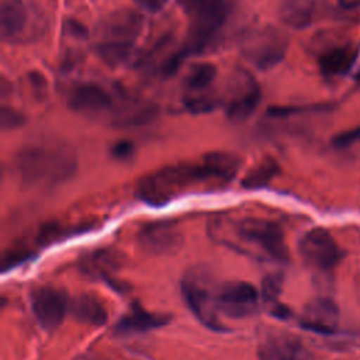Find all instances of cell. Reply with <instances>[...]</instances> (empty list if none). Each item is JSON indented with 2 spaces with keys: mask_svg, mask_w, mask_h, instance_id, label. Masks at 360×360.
Wrapping results in <instances>:
<instances>
[{
  "mask_svg": "<svg viewBox=\"0 0 360 360\" xmlns=\"http://www.w3.org/2000/svg\"><path fill=\"white\" fill-rule=\"evenodd\" d=\"M316 14L315 0H284L280 7L281 20L292 28H305Z\"/></svg>",
  "mask_w": 360,
  "mask_h": 360,
  "instance_id": "d6986e66",
  "label": "cell"
},
{
  "mask_svg": "<svg viewBox=\"0 0 360 360\" xmlns=\"http://www.w3.org/2000/svg\"><path fill=\"white\" fill-rule=\"evenodd\" d=\"M0 122L3 129L17 128L24 122V115L11 107H3L0 111Z\"/></svg>",
  "mask_w": 360,
  "mask_h": 360,
  "instance_id": "484cf974",
  "label": "cell"
},
{
  "mask_svg": "<svg viewBox=\"0 0 360 360\" xmlns=\"http://www.w3.org/2000/svg\"><path fill=\"white\" fill-rule=\"evenodd\" d=\"M134 152V145L128 141H121V142H117L112 149H111V153L118 158V159H127L128 156H131Z\"/></svg>",
  "mask_w": 360,
  "mask_h": 360,
  "instance_id": "83f0119b",
  "label": "cell"
},
{
  "mask_svg": "<svg viewBox=\"0 0 360 360\" xmlns=\"http://www.w3.org/2000/svg\"><path fill=\"white\" fill-rule=\"evenodd\" d=\"M118 264L120 262L115 259V255L110 252H97L83 262V270L89 274H107L110 270L118 267Z\"/></svg>",
  "mask_w": 360,
  "mask_h": 360,
  "instance_id": "cb8c5ba5",
  "label": "cell"
},
{
  "mask_svg": "<svg viewBox=\"0 0 360 360\" xmlns=\"http://www.w3.org/2000/svg\"><path fill=\"white\" fill-rule=\"evenodd\" d=\"M188 15V34L186 53H198L207 48L219 28L224 25L228 7L225 0H183Z\"/></svg>",
  "mask_w": 360,
  "mask_h": 360,
  "instance_id": "5b68a950",
  "label": "cell"
},
{
  "mask_svg": "<svg viewBox=\"0 0 360 360\" xmlns=\"http://www.w3.org/2000/svg\"><path fill=\"white\" fill-rule=\"evenodd\" d=\"M217 68L211 63H198L190 69L184 79V86L188 91H201L207 89L215 79Z\"/></svg>",
  "mask_w": 360,
  "mask_h": 360,
  "instance_id": "7402d4cb",
  "label": "cell"
},
{
  "mask_svg": "<svg viewBox=\"0 0 360 360\" xmlns=\"http://www.w3.org/2000/svg\"><path fill=\"white\" fill-rule=\"evenodd\" d=\"M257 290L246 281H229L218 290V308L231 318H245L256 312Z\"/></svg>",
  "mask_w": 360,
  "mask_h": 360,
  "instance_id": "9c48e42d",
  "label": "cell"
},
{
  "mask_svg": "<svg viewBox=\"0 0 360 360\" xmlns=\"http://www.w3.org/2000/svg\"><path fill=\"white\" fill-rule=\"evenodd\" d=\"M135 3L143 10L155 13L159 11L167 3V0H135Z\"/></svg>",
  "mask_w": 360,
  "mask_h": 360,
  "instance_id": "f1b7e54d",
  "label": "cell"
},
{
  "mask_svg": "<svg viewBox=\"0 0 360 360\" xmlns=\"http://www.w3.org/2000/svg\"><path fill=\"white\" fill-rule=\"evenodd\" d=\"M304 263L315 270H332L342 259V252L333 236L323 228L309 229L298 242Z\"/></svg>",
  "mask_w": 360,
  "mask_h": 360,
  "instance_id": "ba28073f",
  "label": "cell"
},
{
  "mask_svg": "<svg viewBox=\"0 0 360 360\" xmlns=\"http://www.w3.org/2000/svg\"><path fill=\"white\" fill-rule=\"evenodd\" d=\"M202 163L208 172L210 180L228 181L231 180L239 166L240 160L236 155L228 152H211L202 158Z\"/></svg>",
  "mask_w": 360,
  "mask_h": 360,
  "instance_id": "ffe728a7",
  "label": "cell"
},
{
  "mask_svg": "<svg viewBox=\"0 0 360 360\" xmlns=\"http://www.w3.org/2000/svg\"><path fill=\"white\" fill-rule=\"evenodd\" d=\"M142 30V17L134 10H117L97 25L94 38L100 58L111 65H121L129 56Z\"/></svg>",
  "mask_w": 360,
  "mask_h": 360,
  "instance_id": "3957f363",
  "label": "cell"
},
{
  "mask_svg": "<svg viewBox=\"0 0 360 360\" xmlns=\"http://www.w3.org/2000/svg\"><path fill=\"white\" fill-rule=\"evenodd\" d=\"M31 305L35 318L46 330L56 329L68 311L65 291L55 287H38L31 294Z\"/></svg>",
  "mask_w": 360,
  "mask_h": 360,
  "instance_id": "30bf717a",
  "label": "cell"
},
{
  "mask_svg": "<svg viewBox=\"0 0 360 360\" xmlns=\"http://www.w3.org/2000/svg\"><path fill=\"white\" fill-rule=\"evenodd\" d=\"M357 142H360V127L342 131L332 138V145L338 149L349 148Z\"/></svg>",
  "mask_w": 360,
  "mask_h": 360,
  "instance_id": "d4e9b609",
  "label": "cell"
},
{
  "mask_svg": "<svg viewBox=\"0 0 360 360\" xmlns=\"http://www.w3.org/2000/svg\"><path fill=\"white\" fill-rule=\"evenodd\" d=\"M356 77H357V80H359V82H360V72H359V73H357V76H356Z\"/></svg>",
  "mask_w": 360,
  "mask_h": 360,
  "instance_id": "4dcf8cb0",
  "label": "cell"
},
{
  "mask_svg": "<svg viewBox=\"0 0 360 360\" xmlns=\"http://www.w3.org/2000/svg\"><path fill=\"white\" fill-rule=\"evenodd\" d=\"M186 104H187L188 110L193 112H207V111L215 108V105H217L215 100L208 96L188 97V98H186Z\"/></svg>",
  "mask_w": 360,
  "mask_h": 360,
  "instance_id": "4316f807",
  "label": "cell"
},
{
  "mask_svg": "<svg viewBox=\"0 0 360 360\" xmlns=\"http://www.w3.org/2000/svg\"><path fill=\"white\" fill-rule=\"evenodd\" d=\"M354 294L360 304V273H357V276L354 277Z\"/></svg>",
  "mask_w": 360,
  "mask_h": 360,
  "instance_id": "f546056e",
  "label": "cell"
},
{
  "mask_svg": "<svg viewBox=\"0 0 360 360\" xmlns=\"http://www.w3.org/2000/svg\"><path fill=\"white\" fill-rule=\"evenodd\" d=\"M76 169L77 159L73 149L55 139L27 143L13 160V170L18 181L30 187H53L69 180Z\"/></svg>",
  "mask_w": 360,
  "mask_h": 360,
  "instance_id": "6da1fadb",
  "label": "cell"
},
{
  "mask_svg": "<svg viewBox=\"0 0 360 360\" xmlns=\"http://www.w3.org/2000/svg\"><path fill=\"white\" fill-rule=\"evenodd\" d=\"M233 249L259 259L285 262L288 249L281 228L269 219L243 218L233 221L224 238Z\"/></svg>",
  "mask_w": 360,
  "mask_h": 360,
  "instance_id": "7a4b0ae2",
  "label": "cell"
},
{
  "mask_svg": "<svg viewBox=\"0 0 360 360\" xmlns=\"http://www.w3.org/2000/svg\"><path fill=\"white\" fill-rule=\"evenodd\" d=\"M278 172V166L273 159H266L255 166L246 177L242 180V186L246 188L264 187Z\"/></svg>",
  "mask_w": 360,
  "mask_h": 360,
  "instance_id": "603a6c76",
  "label": "cell"
},
{
  "mask_svg": "<svg viewBox=\"0 0 360 360\" xmlns=\"http://www.w3.org/2000/svg\"><path fill=\"white\" fill-rule=\"evenodd\" d=\"M72 312L80 322L100 326L107 321V311L96 297L83 294L72 302Z\"/></svg>",
  "mask_w": 360,
  "mask_h": 360,
  "instance_id": "44dd1931",
  "label": "cell"
},
{
  "mask_svg": "<svg viewBox=\"0 0 360 360\" xmlns=\"http://www.w3.org/2000/svg\"><path fill=\"white\" fill-rule=\"evenodd\" d=\"M138 242L148 253L166 255L176 252L180 248L183 238L180 228L174 221H156L141 229Z\"/></svg>",
  "mask_w": 360,
  "mask_h": 360,
  "instance_id": "8fae6325",
  "label": "cell"
},
{
  "mask_svg": "<svg viewBox=\"0 0 360 360\" xmlns=\"http://www.w3.org/2000/svg\"><path fill=\"white\" fill-rule=\"evenodd\" d=\"M357 56L359 48L356 45H336L319 56V69L326 77H340L352 69Z\"/></svg>",
  "mask_w": 360,
  "mask_h": 360,
  "instance_id": "2e32d148",
  "label": "cell"
},
{
  "mask_svg": "<svg viewBox=\"0 0 360 360\" xmlns=\"http://www.w3.org/2000/svg\"><path fill=\"white\" fill-rule=\"evenodd\" d=\"M259 360H314L304 343L290 335L267 338L259 347Z\"/></svg>",
  "mask_w": 360,
  "mask_h": 360,
  "instance_id": "5bb4252c",
  "label": "cell"
},
{
  "mask_svg": "<svg viewBox=\"0 0 360 360\" xmlns=\"http://www.w3.org/2000/svg\"><path fill=\"white\" fill-rule=\"evenodd\" d=\"M28 22V8L22 0H3L0 7V31L6 39L18 37Z\"/></svg>",
  "mask_w": 360,
  "mask_h": 360,
  "instance_id": "e0dca14e",
  "label": "cell"
},
{
  "mask_svg": "<svg viewBox=\"0 0 360 360\" xmlns=\"http://www.w3.org/2000/svg\"><path fill=\"white\" fill-rule=\"evenodd\" d=\"M167 323V316L152 314L139 305H135L127 315L117 323V330L122 333L145 332Z\"/></svg>",
  "mask_w": 360,
  "mask_h": 360,
  "instance_id": "ac0fdd59",
  "label": "cell"
},
{
  "mask_svg": "<svg viewBox=\"0 0 360 360\" xmlns=\"http://www.w3.org/2000/svg\"><path fill=\"white\" fill-rule=\"evenodd\" d=\"M112 103L111 96L98 84L80 83L70 89L68 104L72 110L83 114H96L107 110Z\"/></svg>",
  "mask_w": 360,
  "mask_h": 360,
  "instance_id": "9a60e30c",
  "label": "cell"
},
{
  "mask_svg": "<svg viewBox=\"0 0 360 360\" xmlns=\"http://www.w3.org/2000/svg\"><path fill=\"white\" fill-rule=\"evenodd\" d=\"M259 101H260L259 86L252 77L245 75L243 77H238V80L233 82L226 114L235 122L245 121L253 114Z\"/></svg>",
  "mask_w": 360,
  "mask_h": 360,
  "instance_id": "4fadbf2b",
  "label": "cell"
},
{
  "mask_svg": "<svg viewBox=\"0 0 360 360\" xmlns=\"http://www.w3.org/2000/svg\"><path fill=\"white\" fill-rule=\"evenodd\" d=\"M288 39L280 30L266 27L250 37L243 44V53L255 66L269 69L277 65L285 55Z\"/></svg>",
  "mask_w": 360,
  "mask_h": 360,
  "instance_id": "52a82bcc",
  "label": "cell"
},
{
  "mask_svg": "<svg viewBox=\"0 0 360 360\" xmlns=\"http://www.w3.org/2000/svg\"><path fill=\"white\" fill-rule=\"evenodd\" d=\"M300 325L315 333H335L339 325V308L336 302L326 297L312 298L302 309Z\"/></svg>",
  "mask_w": 360,
  "mask_h": 360,
  "instance_id": "7c38bea8",
  "label": "cell"
},
{
  "mask_svg": "<svg viewBox=\"0 0 360 360\" xmlns=\"http://www.w3.org/2000/svg\"><path fill=\"white\" fill-rule=\"evenodd\" d=\"M210 176L202 162L197 165L179 163L162 167L145 176L136 188V194L143 201L159 205L165 204L190 184L198 181H208Z\"/></svg>",
  "mask_w": 360,
  "mask_h": 360,
  "instance_id": "277c9868",
  "label": "cell"
},
{
  "mask_svg": "<svg viewBox=\"0 0 360 360\" xmlns=\"http://www.w3.org/2000/svg\"><path fill=\"white\" fill-rule=\"evenodd\" d=\"M181 291L188 308L205 326L224 329L218 316V290L204 269H190L181 280Z\"/></svg>",
  "mask_w": 360,
  "mask_h": 360,
  "instance_id": "8992f818",
  "label": "cell"
}]
</instances>
